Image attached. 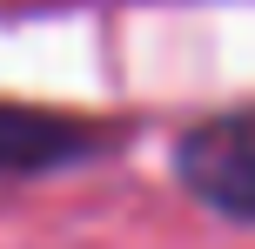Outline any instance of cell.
<instances>
[{
    "instance_id": "obj_1",
    "label": "cell",
    "mask_w": 255,
    "mask_h": 249,
    "mask_svg": "<svg viewBox=\"0 0 255 249\" xmlns=\"http://www.w3.org/2000/svg\"><path fill=\"white\" fill-rule=\"evenodd\" d=\"M175 162H181V182L208 209L235 216V223H255V108L215 115L202 128H188L181 148H175Z\"/></svg>"
},
{
    "instance_id": "obj_2",
    "label": "cell",
    "mask_w": 255,
    "mask_h": 249,
    "mask_svg": "<svg viewBox=\"0 0 255 249\" xmlns=\"http://www.w3.org/2000/svg\"><path fill=\"white\" fill-rule=\"evenodd\" d=\"M101 135L74 115H40V108L0 101V175H34V169H67L81 162Z\"/></svg>"
}]
</instances>
